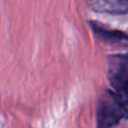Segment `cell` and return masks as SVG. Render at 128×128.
Masks as SVG:
<instances>
[{"label":"cell","instance_id":"cell-2","mask_svg":"<svg viewBox=\"0 0 128 128\" xmlns=\"http://www.w3.org/2000/svg\"><path fill=\"white\" fill-rule=\"evenodd\" d=\"M107 77L113 91L128 103V53L107 57Z\"/></svg>","mask_w":128,"mask_h":128},{"label":"cell","instance_id":"cell-3","mask_svg":"<svg viewBox=\"0 0 128 128\" xmlns=\"http://www.w3.org/2000/svg\"><path fill=\"white\" fill-rule=\"evenodd\" d=\"M88 24L95 37L101 42L111 46L128 47V33L121 30L108 29L96 21H88Z\"/></svg>","mask_w":128,"mask_h":128},{"label":"cell","instance_id":"cell-1","mask_svg":"<svg viewBox=\"0 0 128 128\" xmlns=\"http://www.w3.org/2000/svg\"><path fill=\"white\" fill-rule=\"evenodd\" d=\"M128 118V103L111 89H106L98 99L96 128H112Z\"/></svg>","mask_w":128,"mask_h":128},{"label":"cell","instance_id":"cell-4","mask_svg":"<svg viewBox=\"0 0 128 128\" xmlns=\"http://www.w3.org/2000/svg\"><path fill=\"white\" fill-rule=\"evenodd\" d=\"M88 7L99 13L124 15L128 13V0H94L87 2Z\"/></svg>","mask_w":128,"mask_h":128}]
</instances>
